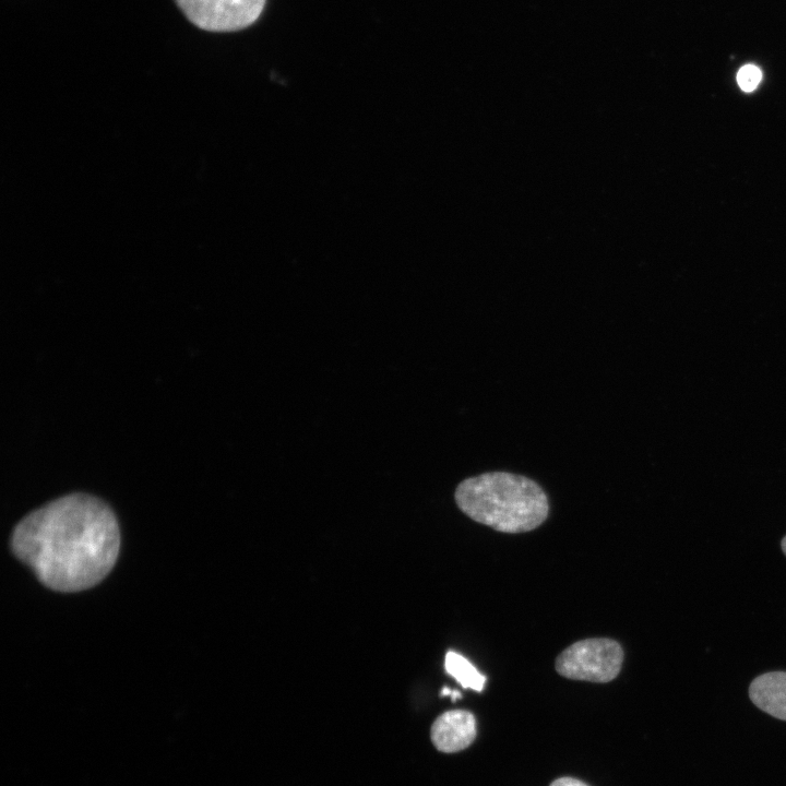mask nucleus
I'll return each mask as SVG.
<instances>
[{
    "mask_svg": "<svg viewBox=\"0 0 786 786\" xmlns=\"http://www.w3.org/2000/svg\"><path fill=\"white\" fill-rule=\"evenodd\" d=\"M11 546L44 585L78 592L110 572L119 553L120 532L103 500L71 493L26 515L14 528Z\"/></svg>",
    "mask_w": 786,
    "mask_h": 786,
    "instance_id": "obj_1",
    "label": "nucleus"
},
{
    "mask_svg": "<svg viewBox=\"0 0 786 786\" xmlns=\"http://www.w3.org/2000/svg\"><path fill=\"white\" fill-rule=\"evenodd\" d=\"M754 705L771 716L786 720V672L771 671L760 675L749 687Z\"/></svg>",
    "mask_w": 786,
    "mask_h": 786,
    "instance_id": "obj_6",
    "label": "nucleus"
},
{
    "mask_svg": "<svg viewBox=\"0 0 786 786\" xmlns=\"http://www.w3.org/2000/svg\"><path fill=\"white\" fill-rule=\"evenodd\" d=\"M623 650L608 638L577 641L563 650L556 658L557 672L565 678L591 682H608L621 669Z\"/></svg>",
    "mask_w": 786,
    "mask_h": 786,
    "instance_id": "obj_3",
    "label": "nucleus"
},
{
    "mask_svg": "<svg viewBox=\"0 0 786 786\" xmlns=\"http://www.w3.org/2000/svg\"><path fill=\"white\" fill-rule=\"evenodd\" d=\"M434 747L446 753L467 748L476 737L474 715L465 710H451L436 718L431 726Z\"/></svg>",
    "mask_w": 786,
    "mask_h": 786,
    "instance_id": "obj_5",
    "label": "nucleus"
},
{
    "mask_svg": "<svg viewBox=\"0 0 786 786\" xmlns=\"http://www.w3.org/2000/svg\"><path fill=\"white\" fill-rule=\"evenodd\" d=\"M454 498L468 517L502 533L535 529L549 513L543 488L528 477L509 472L466 478L456 487Z\"/></svg>",
    "mask_w": 786,
    "mask_h": 786,
    "instance_id": "obj_2",
    "label": "nucleus"
},
{
    "mask_svg": "<svg viewBox=\"0 0 786 786\" xmlns=\"http://www.w3.org/2000/svg\"><path fill=\"white\" fill-rule=\"evenodd\" d=\"M550 786H588L582 781L572 777H561L553 781Z\"/></svg>",
    "mask_w": 786,
    "mask_h": 786,
    "instance_id": "obj_9",
    "label": "nucleus"
},
{
    "mask_svg": "<svg viewBox=\"0 0 786 786\" xmlns=\"http://www.w3.org/2000/svg\"><path fill=\"white\" fill-rule=\"evenodd\" d=\"M762 79L761 70L754 64H746L737 73V82L745 92H752Z\"/></svg>",
    "mask_w": 786,
    "mask_h": 786,
    "instance_id": "obj_8",
    "label": "nucleus"
},
{
    "mask_svg": "<svg viewBox=\"0 0 786 786\" xmlns=\"http://www.w3.org/2000/svg\"><path fill=\"white\" fill-rule=\"evenodd\" d=\"M444 667L463 688H469L481 692L486 683V677L461 654L449 651L445 654Z\"/></svg>",
    "mask_w": 786,
    "mask_h": 786,
    "instance_id": "obj_7",
    "label": "nucleus"
},
{
    "mask_svg": "<svg viewBox=\"0 0 786 786\" xmlns=\"http://www.w3.org/2000/svg\"><path fill=\"white\" fill-rule=\"evenodd\" d=\"M187 19L209 32H235L253 24L266 0H175Z\"/></svg>",
    "mask_w": 786,
    "mask_h": 786,
    "instance_id": "obj_4",
    "label": "nucleus"
},
{
    "mask_svg": "<svg viewBox=\"0 0 786 786\" xmlns=\"http://www.w3.org/2000/svg\"><path fill=\"white\" fill-rule=\"evenodd\" d=\"M781 547H782L783 552L786 556V536L782 539Z\"/></svg>",
    "mask_w": 786,
    "mask_h": 786,
    "instance_id": "obj_10",
    "label": "nucleus"
}]
</instances>
